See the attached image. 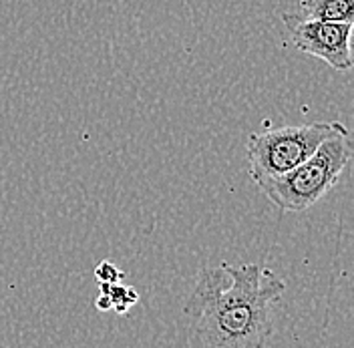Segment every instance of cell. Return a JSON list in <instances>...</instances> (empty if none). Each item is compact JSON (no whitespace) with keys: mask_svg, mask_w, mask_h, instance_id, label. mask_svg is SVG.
<instances>
[{"mask_svg":"<svg viewBox=\"0 0 354 348\" xmlns=\"http://www.w3.org/2000/svg\"><path fill=\"white\" fill-rule=\"evenodd\" d=\"M348 55H351V68H354V22L351 24V35H348Z\"/></svg>","mask_w":354,"mask_h":348,"instance_id":"obj_8","label":"cell"},{"mask_svg":"<svg viewBox=\"0 0 354 348\" xmlns=\"http://www.w3.org/2000/svg\"><path fill=\"white\" fill-rule=\"evenodd\" d=\"M353 159L351 135L332 137L288 174L266 179L258 187L282 212H304L338 183Z\"/></svg>","mask_w":354,"mask_h":348,"instance_id":"obj_2","label":"cell"},{"mask_svg":"<svg viewBox=\"0 0 354 348\" xmlns=\"http://www.w3.org/2000/svg\"><path fill=\"white\" fill-rule=\"evenodd\" d=\"M340 135H351V131L338 121H314L254 133L245 145L250 175L256 185L280 177L306 161L322 143Z\"/></svg>","mask_w":354,"mask_h":348,"instance_id":"obj_3","label":"cell"},{"mask_svg":"<svg viewBox=\"0 0 354 348\" xmlns=\"http://www.w3.org/2000/svg\"><path fill=\"white\" fill-rule=\"evenodd\" d=\"M95 276H97V280L101 284H119L121 280V270L115 266V264H111V262H101L99 266H97V270H95Z\"/></svg>","mask_w":354,"mask_h":348,"instance_id":"obj_7","label":"cell"},{"mask_svg":"<svg viewBox=\"0 0 354 348\" xmlns=\"http://www.w3.org/2000/svg\"><path fill=\"white\" fill-rule=\"evenodd\" d=\"M286 284L260 264L203 268L185 314L201 348H264L274 332V306Z\"/></svg>","mask_w":354,"mask_h":348,"instance_id":"obj_1","label":"cell"},{"mask_svg":"<svg viewBox=\"0 0 354 348\" xmlns=\"http://www.w3.org/2000/svg\"><path fill=\"white\" fill-rule=\"evenodd\" d=\"M282 22L290 33V41L298 51L312 55L316 59H322L336 71L351 68V55H348L351 24L312 21L290 12L282 17Z\"/></svg>","mask_w":354,"mask_h":348,"instance_id":"obj_4","label":"cell"},{"mask_svg":"<svg viewBox=\"0 0 354 348\" xmlns=\"http://www.w3.org/2000/svg\"><path fill=\"white\" fill-rule=\"evenodd\" d=\"M300 17L312 21L353 24L354 0H302Z\"/></svg>","mask_w":354,"mask_h":348,"instance_id":"obj_5","label":"cell"},{"mask_svg":"<svg viewBox=\"0 0 354 348\" xmlns=\"http://www.w3.org/2000/svg\"><path fill=\"white\" fill-rule=\"evenodd\" d=\"M139 300L137 292L133 288H125L121 284H101V298L97 300L99 310H111L127 312L135 302Z\"/></svg>","mask_w":354,"mask_h":348,"instance_id":"obj_6","label":"cell"}]
</instances>
